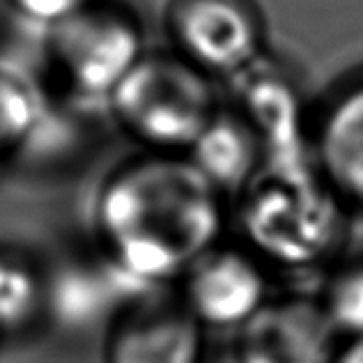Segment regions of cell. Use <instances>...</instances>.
<instances>
[{
  "mask_svg": "<svg viewBox=\"0 0 363 363\" xmlns=\"http://www.w3.org/2000/svg\"><path fill=\"white\" fill-rule=\"evenodd\" d=\"M225 200L186 155L140 152L99 182L94 248L133 285L164 292L225 240Z\"/></svg>",
  "mask_w": 363,
  "mask_h": 363,
  "instance_id": "6da1fadb",
  "label": "cell"
},
{
  "mask_svg": "<svg viewBox=\"0 0 363 363\" xmlns=\"http://www.w3.org/2000/svg\"><path fill=\"white\" fill-rule=\"evenodd\" d=\"M350 214L313 161L264 166L235 198L237 240L272 276L318 279L345 255Z\"/></svg>",
  "mask_w": 363,
  "mask_h": 363,
  "instance_id": "7a4b0ae2",
  "label": "cell"
},
{
  "mask_svg": "<svg viewBox=\"0 0 363 363\" xmlns=\"http://www.w3.org/2000/svg\"><path fill=\"white\" fill-rule=\"evenodd\" d=\"M143 152L186 155L221 108L214 79L170 49L145 53L106 101Z\"/></svg>",
  "mask_w": 363,
  "mask_h": 363,
  "instance_id": "3957f363",
  "label": "cell"
},
{
  "mask_svg": "<svg viewBox=\"0 0 363 363\" xmlns=\"http://www.w3.org/2000/svg\"><path fill=\"white\" fill-rule=\"evenodd\" d=\"M145 53L138 16L118 0H92L44 30L46 69L76 104H106Z\"/></svg>",
  "mask_w": 363,
  "mask_h": 363,
  "instance_id": "277c9868",
  "label": "cell"
},
{
  "mask_svg": "<svg viewBox=\"0 0 363 363\" xmlns=\"http://www.w3.org/2000/svg\"><path fill=\"white\" fill-rule=\"evenodd\" d=\"M173 51L209 79H235L264 58V16L255 0H168Z\"/></svg>",
  "mask_w": 363,
  "mask_h": 363,
  "instance_id": "5b68a950",
  "label": "cell"
},
{
  "mask_svg": "<svg viewBox=\"0 0 363 363\" xmlns=\"http://www.w3.org/2000/svg\"><path fill=\"white\" fill-rule=\"evenodd\" d=\"M274 276L240 242H221L207 251L175 285V297L203 329H233L264 308L274 297Z\"/></svg>",
  "mask_w": 363,
  "mask_h": 363,
  "instance_id": "8992f818",
  "label": "cell"
},
{
  "mask_svg": "<svg viewBox=\"0 0 363 363\" xmlns=\"http://www.w3.org/2000/svg\"><path fill=\"white\" fill-rule=\"evenodd\" d=\"M147 294L152 292L133 285L94 248L44 269V322L65 333L108 331L131 303Z\"/></svg>",
  "mask_w": 363,
  "mask_h": 363,
  "instance_id": "52a82bcc",
  "label": "cell"
},
{
  "mask_svg": "<svg viewBox=\"0 0 363 363\" xmlns=\"http://www.w3.org/2000/svg\"><path fill=\"white\" fill-rule=\"evenodd\" d=\"M340 345L315 292L290 290L274 294L230 347L240 363H336Z\"/></svg>",
  "mask_w": 363,
  "mask_h": 363,
  "instance_id": "ba28073f",
  "label": "cell"
},
{
  "mask_svg": "<svg viewBox=\"0 0 363 363\" xmlns=\"http://www.w3.org/2000/svg\"><path fill=\"white\" fill-rule=\"evenodd\" d=\"M205 329L166 290L131 303L104 342V363H205Z\"/></svg>",
  "mask_w": 363,
  "mask_h": 363,
  "instance_id": "9c48e42d",
  "label": "cell"
},
{
  "mask_svg": "<svg viewBox=\"0 0 363 363\" xmlns=\"http://www.w3.org/2000/svg\"><path fill=\"white\" fill-rule=\"evenodd\" d=\"M235 108L255 131L267 155V166H294L311 161V129L297 88L262 58L235 76Z\"/></svg>",
  "mask_w": 363,
  "mask_h": 363,
  "instance_id": "30bf717a",
  "label": "cell"
},
{
  "mask_svg": "<svg viewBox=\"0 0 363 363\" xmlns=\"http://www.w3.org/2000/svg\"><path fill=\"white\" fill-rule=\"evenodd\" d=\"M311 161L350 209H363V76L313 118Z\"/></svg>",
  "mask_w": 363,
  "mask_h": 363,
  "instance_id": "8fae6325",
  "label": "cell"
},
{
  "mask_svg": "<svg viewBox=\"0 0 363 363\" xmlns=\"http://www.w3.org/2000/svg\"><path fill=\"white\" fill-rule=\"evenodd\" d=\"M186 157L225 198L233 196V200L267 166V155L255 131L240 113L223 104Z\"/></svg>",
  "mask_w": 363,
  "mask_h": 363,
  "instance_id": "7c38bea8",
  "label": "cell"
},
{
  "mask_svg": "<svg viewBox=\"0 0 363 363\" xmlns=\"http://www.w3.org/2000/svg\"><path fill=\"white\" fill-rule=\"evenodd\" d=\"M49 104L30 74L0 65V161L23 157L30 150Z\"/></svg>",
  "mask_w": 363,
  "mask_h": 363,
  "instance_id": "4fadbf2b",
  "label": "cell"
},
{
  "mask_svg": "<svg viewBox=\"0 0 363 363\" xmlns=\"http://www.w3.org/2000/svg\"><path fill=\"white\" fill-rule=\"evenodd\" d=\"M44 322V269L26 253L0 248V340Z\"/></svg>",
  "mask_w": 363,
  "mask_h": 363,
  "instance_id": "5bb4252c",
  "label": "cell"
},
{
  "mask_svg": "<svg viewBox=\"0 0 363 363\" xmlns=\"http://www.w3.org/2000/svg\"><path fill=\"white\" fill-rule=\"evenodd\" d=\"M315 297L342 342L363 338V255H342L322 276Z\"/></svg>",
  "mask_w": 363,
  "mask_h": 363,
  "instance_id": "9a60e30c",
  "label": "cell"
},
{
  "mask_svg": "<svg viewBox=\"0 0 363 363\" xmlns=\"http://www.w3.org/2000/svg\"><path fill=\"white\" fill-rule=\"evenodd\" d=\"M5 3L23 21L46 30V28L62 21V18L79 12L85 5H90L92 0H5Z\"/></svg>",
  "mask_w": 363,
  "mask_h": 363,
  "instance_id": "2e32d148",
  "label": "cell"
},
{
  "mask_svg": "<svg viewBox=\"0 0 363 363\" xmlns=\"http://www.w3.org/2000/svg\"><path fill=\"white\" fill-rule=\"evenodd\" d=\"M336 363H363V338L342 342Z\"/></svg>",
  "mask_w": 363,
  "mask_h": 363,
  "instance_id": "e0dca14e",
  "label": "cell"
},
{
  "mask_svg": "<svg viewBox=\"0 0 363 363\" xmlns=\"http://www.w3.org/2000/svg\"><path fill=\"white\" fill-rule=\"evenodd\" d=\"M0 345H3V340H0Z\"/></svg>",
  "mask_w": 363,
  "mask_h": 363,
  "instance_id": "ac0fdd59",
  "label": "cell"
}]
</instances>
